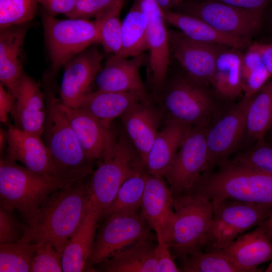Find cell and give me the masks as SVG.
<instances>
[{"label":"cell","instance_id":"49","mask_svg":"<svg viewBox=\"0 0 272 272\" xmlns=\"http://www.w3.org/2000/svg\"><path fill=\"white\" fill-rule=\"evenodd\" d=\"M261 224L272 239V211L268 218Z\"/></svg>","mask_w":272,"mask_h":272},{"label":"cell","instance_id":"23","mask_svg":"<svg viewBox=\"0 0 272 272\" xmlns=\"http://www.w3.org/2000/svg\"><path fill=\"white\" fill-rule=\"evenodd\" d=\"M192 126L170 119L158 131L148 154L145 167L153 176L163 177L172 164Z\"/></svg>","mask_w":272,"mask_h":272},{"label":"cell","instance_id":"17","mask_svg":"<svg viewBox=\"0 0 272 272\" xmlns=\"http://www.w3.org/2000/svg\"><path fill=\"white\" fill-rule=\"evenodd\" d=\"M60 106L89 160H102L110 153L117 140L110 127L79 109L67 107L61 101Z\"/></svg>","mask_w":272,"mask_h":272},{"label":"cell","instance_id":"5","mask_svg":"<svg viewBox=\"0 0 272 272\" xmlns=\"http://www.w3.org/2000/svg\"><path fill=\"white\" fill-rule=\"evenodd\" d=\"M174 197L175 216L165 240L180 259L205 246L213 215L211 200L196 194Z\"/></svg>","mask_w":272,"mask_h":272},{"label":"cell","instance_id":"28","mask_svg":"<svg viewBox=\"0 0 272 272\" xmlns=\"http://www.w3.org/2000/svg\"><path fill=\"white\" fill-rule=\"evenodd\" d=\"M166 22L178 28L188 38L194 41L222 45L237 49L249 45L248 42L222 33L202 20L183 13L163 10Z\"/></svg>","mask_w":272,"mask_h":272},{"label":"cell","instance_id":"47","mask_svg":"<svg viewBox=\"0 0 272 272\" xmlns=\"http://www.w3.org/2000/svg\"><path fill=\"white\" fill-rule=\"evenodd\" d=\"M258 46L262 62L272 76V43H258Z\"/></svg>","mask_w":272,"mask_h":272},{"label":"cell","instance_id":"10","mask_svg":"<svg viewBox=\"0 0 272 272\" xmlns=\"http://www.w3.org/2000/svg\"><path fill=\"white\" fill-rule=\"evenodd\" d=\"M150 227L142 212L138 211L111 214L96 236L87 267L98 264L140 241L150 239Z\"/></svg>","mask_w":272,"mask_h":272},{"label":"cell","instance_id":"25","mask_svg":"<svg viewBox=\"0 0 272 272\" xmlns=\"http://www.w3.org/2000/svg\"><path fill=\"white\" fill-rule=\"evenodd\" d=\"M100 218V213L93 206L90 201L85 216L62 253L61 263L63 272H80L86 269L92 252L97 223Z\"/></svg>","mask_w":272,"mask_h":272},{"label":"cell","instance_id":"32","mask_svg":"<svg viewBox=\"0 0 272 272\" xmlns=\"http://www.w3.org/2000/svg\"><path fill=\"white\" fill-rule=\"evenodd\" d=\"M272 125V79L250 97L246 132L254 140L264 139Z\"/></svg>","mask_w":272,"mask_h":272},{"label":"cell","instance_id":"45","mask_svg":"<svg viewBox=\"0 0 272 272\" xmlns=\"http://www.w3.org/2000/svg\"><path fill=\"white\" fill-rule=\"evenodd\" d=\"M16 103V99L9 91L7 92L3 85L0 84V120L7 123L8 115L13 111Z\"/></svg>","mask_w":272,"mask_h":272},{"label":"cell","instance_id":"27","mask_svg":"<svg viewBox=\"0 0 272 272\" xmlns=\"http://www.w3.org/2000/svg\"><path fill=\"white\" fill-rule=\"evenodd\" d=\"M26 24L13 26L0 33V80L13 93L23 73V44Z\"/></svg>","mask_w":272,"mask_h":272},{"label":"cell","instance_id":"2","mask_svg":"<svg viewBox=\"0 0 272 272\" xmlns=\"http://www.w3.org/2000/svg\"><path fill=\"white\" fill-rule=\"evenodd\" d=\"M191 193L210 200H234L272 207V174L234 160L226 161L215 172L206 174Z\"/></svg>","mask_w":272,"mask_h":272},{"label":"cell","instance_id":"35","mask_svg":"<svg viewBox=\"0 0 272 272\" xmlns=\"http://www.w3.org/2000/svg\"><path fill=\"white\" fill-rule=\"evenodd\" d=\"M37 244L22 238L0 244L1 272L31 271Z\"/></svg>","mask_w":272,"mask_h":272},{"label":"cell","instance_id":"39","mask_svg":"<svg viewBox=\"0 0 272 272\" xmlns=\"http://www.w3.org/2000/svg\"><path fill=\"white\" fill-rule=\"evenodd\" d=\"M36 252L33 259L31 272H61L63 271L61 256L48 242L38 243Z\"/></svg>","mask_w":272,"mask_h":272},{"label":"cell","instance_id":"42","mask_svg":"<svg viewBox=\"0 0 272 272\" xmlns=\"http://www.w3.org/2000/svg\"><path fill=\"white\" fill-rule=\"evenodd\" d=\"M157 243L155 248V255L158 272L180 271L173 259L170 249L160 230L155 231Z\"/></svg>","mask_w":272,"mask_h":272},{"label":"cell","instance_id":"15","mask_svg":"<svg viewBox=\"0 0 272 272\" xmlns=\"http://www.w3.org/2000/svg\"><path fill=\"white\" fill-rule=\"evenodd\" d=\"M147 15V44L149 64L154 89L160 91L165 83L170 64L169 32L163 16V10L154 0H139Z\"/></svg>","mask_w":272,"mask_h":272},{"label":"cell","instance_id":"31","mask_svg":"<svg viewBox=\"0 0 272 272\" xmlns=\"http://www.w3.org/2000/svg\"><path fill=\"white\" fill-rule=\"evenodd\" d=\"M148 18L139 1L135 0L122 22L121 48L116 55L129 58L148 50Z\"/></svg>","mask_w":272,"mask_h":272},{"label":"cell","instance_id":"9","mask_svg":"<svg viewBox=\"0 0 272 272\" xmlns=\"http://www.w3.org/2000/svg\"><path fill=\"white\" fill-rule=\"evenodd\" d=\"M205 125L191 126L164 177L173 196L190 194L209 172Z\"/></svg>","mask_w":272,"mask_h":272},{"label":"cell","instance_id":"46","mask_svg":"<svg viewBox=\"0 0 272 272\" xmlns=\"http://www.w3.org/2000/svg\"><path fill=\"white\" fill-rule=\"evenodd\" d=\"M222 2L238 8L263 12L272 0H211Z\"/></svg>","mask_w":272,"mask_h":272},{"label":"cell","instance_id":"33","mask_svg":"<svg viewBox=\"0 0 272 272\" xmlns=\"http://www.w3.org/2000/svg\"><path fill=\"white\" fill-rule=\"evenodd\" d=\"M123 0H117L111 7L95 18L99 43L105 50L118 54L121 48L122 22L120 19Z\"/></svg>","mask_w":272,"mask_h":272},{"label":"cell","instance_id":"21","mask_svg":"<svg viewBox=\"0 0 272 272\" xmlns=\"http://www.w3.org/2000/svg\"><path fill=\"white\" fill-rule=\"evenodd\" d=\"M218 251L243 272L258 271L260 265L268 262L271 263L266 271L272 269V239L261 224Z\"/></svg>","mask_w":272,"mask_h":272},{"label":"cell","instance_id":"50","mask_svg":"<svg viewBox=\"0 0 272 272\" xmlns=\"http://www.w3.org/2000/svg\"><path fill=\"white\" fill-rule=\"evenodd\" d=\"M267 143L272 145V125L263 139Z\"/></svg>","mask_w":272,"mask_h":272},{"label":"cell","instance_id":"34","mask_svg":"<svg viewBox=\"0 0 272 272\" xmlns=\"http://www.w3.org/2000/svg\"><path fill=\"white\" fill-rule=\"evenodd\" d=\"M147 169L140 171L128 178L122 184L111 205L104 211L102 217L126 211H138L148 175Z\"/></svg>","mask_w":272,"mask_h":272},{"label":"cell","instance_id":"40","mask_svg":"<svg viewBox=\"0 0 272 272\" xmlns=\"http://www.w3.org/2000/svg\"><path fill=\"white\" fill-rule=\"evenodd\" d=\"M234 160L272 174V145L264 139L258 141L253 148Z\"/></svg>","mask_w":272,"mask_h":272},{"label":"cell","instance_id":"36","mask_svg":"<svg viewBox=\"0 0 272 272\" xmlns=\"http://www.w3.org/2000/svg\"><path fill=\"white\" fill-rule=\"evenodd\" d=\"M184 272H243L227 256L218 251H194L180 259Z\"/></svg>","mask_w":272,"mask_h":272},{"label":"cell","instance_id":"14","mask_svg":"<svg viewBox=\"0 0 272 272\" xmlns=\"http://www.w3.org/2000/svg\"><path fill=\"white\" fill-rule=\"evenodd\" d=\"M170 52L190 77L202 85L211 82L219 53L228 47L190 39L182 33L169 32Z\"/></svg>","mask_w":272,"mask_h":272},{"label":"cell","instance_id":"41","mask_svg":"<svg viewBox=\"0 0 272 272\" xmlns=\"http://www.w3.org/2000/svg\"><path fill=\"white\" fill-rule=\"evenodd\" d=\"M117 0H77L74 8L65 15L69 18L88 19L104 12Z\"/></svg>","mask_w":272,"mask_h":272},{"label":"cell","instance_id":"12","mask_svg":"<svg viewBox=\"0 0 272 272\" xmlns=\"http://www.w3.org/2000/svg\"><path fill=\"white\" fill-rule=\"evenodd\" d=\"M162 101L170 119L192 126L205 125L213 108L202 85L190 77L175 81L164 93Z\"/></svg>","mask_w":272,"mask_h":272},{"label":"cell","instance_id":"4","mask_svg":"<svg viewBox=\"0 0 272 272\" xmlns=\"http://www.w3.org/2000/svg\"><path fill=\"white\" fill-rule=\"evenodd\" d=\"M70 185L36 173L7 157L1 158V207L11 211L17 210L27 222L50 195Z\"/></svg>","mask_w":272,"mask_h":272},{"label":"cell","instance_id":"7","mask_svg":"<svg viewBox=\"0 0 272 272\" xmlns=\"http://www.w3.org/2000/svg\"><path fill=\"white\" fill-rule=\"evenodd\" d=\"M213 215L203 250L218 251L262 224L272 207L234 200H211Z\"/></svg>","mask_w":272,"mask_h":272},{"label":"cell","instance_id":"1","mask_svg":"<svg viewBox=\"0 0 272 272\" xmlns=\"http://www.w3.org/2000/svg\"><path fill=\"white\" fill-rule=\"evenodd\" d=\"M90 203L88 183L82 180L56 191L23 226L22 238L36 244L48 242L62 254L82 222Z\"/></svg>","mask_w":272,"mask_h":272},{"label":"cell","instance_id":"6","mask_svg":"<svg viewBox=\"0 0 272 272\" xmlns=\"http://www.w3.org/2000/svg\"><path fill=\"white\" fill-rule=\"evenodd\" d=\"M144 169L146 168L132 144L123 137L117 139L113 149L102 160L88 183L89 199L101 217L123 183Z\"/></svg>","mask_w":272,"mask_h":272},{"label":"cell","instance_id":"16","mask_svg":"<svg viewBox=\"0 0 272 272\" xmlns=\"http://www.w3.org/2000/svg\"><path fill=\"white\" fill-rule=\"evenodd\" d=\"M102 54L95 47L88 48L70 60L64 66L61 87V102L77 108L101 68Z\"/></svg>","mask_w":272,"mask_h":272},{"label":"cell","instance_id":"20","mask_svg":"<svg viewBox=\"0 0 272 272\" xmlns=\"http://www.w3.org/2000/svg\"><path fill=\"white\" fill-rule=\"evenodd\" d=\"M145 59L143 53L129 58L113 55L95 78L98 90L133 93L150 99L140 74Z\"/></svg>","mask_w":272,"mask_h":272},{"label":"cell","instance_id":"13","mask_svg":"<svg viewBox=\"0 0 272 272\" xmlns=\"http://www.w3.org/2000/svg\"><path fill=\"white\" fill-rule=\"evenodd\" d=\"M250 97L232 107L211 128L206 140L209 170L225 161L236 148L246 132V119Z\"/></svg>","mask_w":272,"mask_h":272},{"label":"cell","instance_id":"11","mask_svg":"<svg viewBox=\"0 0 272 272\" xmlns=\"http://www.w3.org/2000/svg\"><path fill=\"white\" fill-rule=\"evenodd\" d=\"M184 11L202 20L218 31L248 43L259 30L263 15L261 11L211 0L188 3Z\"/></svg>","mask_w":272,"mask_h":272},{"label":"cell","instance_id":"8","mask_svg":"<svg viewBox=\"0 0 272 272\" xmlns=\"http://www.w3.org/2000/svg\"><path fill=\"white\" fill-rule=\"evenodd\" d=\"M60 20L44 11L42 21L53 73L93 44L99 42L96 24L88 19Z\"/></svg>","mask_w":272,"mask_h":272},{"label":"cell","instance_id":"48","mask_svg":"<svg viewBox=\"0 0 272 272\" xmlns=\"http://www.w3.org/2000/svg\"><path fill=\"white\" fill-rule=\"evenodd\" d=\"M163 10L175 6L180 3L181 0H154Z\"/></svg>","mask_w":272,"mask_h":272},{"label":"cell","instance_id":"43","mask_svg":"<svg viewBox=\"0 0 272 272\" xmlns=\"http://www.w3.org/2000/svg\"><path fill=\"white\" fill-rule=\"evenodd\" d=\"M11 211L0 209V244L13 242L22 238L19 225Z\"/></svg>","mask_w":272,"mask_h":272},{"label":"cell","instance_id":"30","mask_svg":"<svg viewBox=\"0 0 272 272\" xmlns=\"http://www.w3.org/2000/svg\"><path fill=\"white\" fill-rule=\"evenodd\" d=\"M227 48V47H226ZM223 49L219 54L211 83L222 95L233 97L242 90V56L237 49Z\"/></svg>","mask_w":272,"mask_h":272},{"label":"cell","instance_id":"29","mask_svg":"<svg viewBox=\"0 0 272 272\" xmlns=\"http://www.w3.org/2000/svg\"><path fill=\"white\" fill-rule=\"evenodd\" d=\"M155 246L150 239L140 241L99 263L101 270L106 272H158Z\"/></svg>","mask_w":272,"mask_h":272},{"label":"cell","instance_id":"37","mask_svg":"<svg viewBox=\"0 0 272 272\" xmlns=\"http://www.w3.org/2000/svg\"><path fill=\"white\" fill-rule=\"evenodd\" d=\"M241 76L245 97L253 95L272 77L262 62L258 43L250 45L243 55Z\"/></svg>","mask_w":272,"mask_h":272},{"label":"cell","instance_id":"38","mask_svg":"<svg viewBox=\"0 0 272 272\" xmlns=\"http://www.w3.org/2000/svg\"><path fill=\"white\" fill-rule=\"evenodd\" d=\"M38 0H0V29L26 24L34 17Z\"/></svg>","mask_w":272,"mask_h":272},{"label":"cell","instance_id":"24","mask_svg":"<svg viewBox=\"0 0 272 272\" xmlns=\"http://www.w3.org/2000/svg\"><path fill=\"white\" fill-rule=\"evenodd\" d=\"M131 143L145 166L152 144L158 132L159 112L150 100L137 103L121 116Z\"/></svg>","mask_w":272,"mask_h":272},{"label":"cell","instance_id":"22","mask_svg":"<svg viewBox=\"0 0 272 272\" xmlns=\"http://www.w3.org/2000/svg\"><path fill=\"white\" fill-rule=\"evenodd\" d=\"M141 212L155 231L166 237L175 216L174 197L163 177L148 174L141 202Z\"/></svg>","mask_w":272,"mask_h":272},{"label":"cell","instance_id":"18","mask_svg":"<svg viewBox=\"0 0 272 272\" xmlns=\"http://www.w3.org/2000/svg\"><path fill=\"white\" fill-rule=\"evenodd\" d=\"M12 94L16 99L11 113L15 126L42 136L45 126L46 106L39 84L23 72Z\"/></svg>","mask_w":272,"mask_h":272},{"label":"cell","instance_id":"19","mask_svg":"<svg viewBox=\"0 0 272 272\" xmlns=\"http://www.w3.org/2000/svg\"><path fill=\"white\" fill-rule=\"evenodd\" d=\"M6 140L8 159L19 161L36 173L62 181L58 175L49 150L41 137L11 125L7 132Z\"/></svg>","mask_w":272,"mask_h":272},{"label":"cell","instance_id":"26","mask_svg":"<svg viewBox=\"0 0 272 272\" xmlns=\"http://www.w3.org/2000/svg\"><path fill=\"white\" fill-rule=\"evenodd\" d=\"M143 100H150L129 92L98 90L89 92L83 98L79 109L110 127L112 121L120 117L134 105Z\"/></svg>","mask_w":272,"mask_h":272},{"label":"cell","instance_id":"44","mask_svg":"<svg viewBox=\"0 0 272 272\" xmlns=\"http://www.w3.org/2000/svg\"><path fill=\"white\" fill-rule=\"evenodd\" d=\"M77 0H38L44 8L45 11L55 17L60 14L65 15L74 7Z\"/></svg>","mask_w":272,"mask_h":272},{"label":"cell","instance_id":"3","mask_svg":"<svg viewBox=\"0 0 272 272\" xmlns=\"http://www.w3.org/2000/svg\"><path fill=\"white\" fill-rule=\"evenodd\" d=\"M46 106L44 142L58 175L69 185L92 173L91 161L85 155L50 85L45 86Z\"/></svg>","mask_w":272,"mask_h":272}]
</instances>
